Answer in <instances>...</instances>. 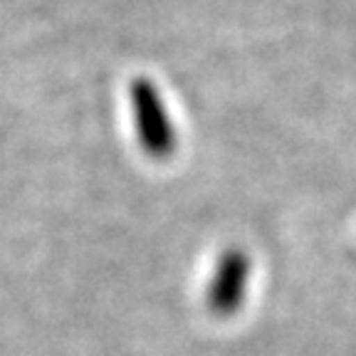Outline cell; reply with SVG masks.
Instances as JSON below:
<instances>
[{
    "mask_svg": "<svg viewBox=\"0 0 356 356\" xmlns=\"http://www.w3.org/2000/svg\"><path fill=\"white\" fill-rule=\"evenodd\" d=\"M129 99H131L134 129L141 149L156 161H166L176 151V129L171 124L159 87L151 79L136 77L129 89Z\"/></svg>",
    "mask_w": 356,
    "mask_h": 356,
    "instance_id": "6da1fadb",
    "label": "cell"
},
{
    "mask_svg": "<svg viewBox=\"0 0 356 356\" xmlns=\"http://www.w3.org/2000/svg\"><path fill=\"white\" fill-rule=\"evenodd\" d=\"M250 282V257L240 248H230L220 255L216 273L208 284V307L218 317H230L243 307Z\"/></svg>",
    "mask_w": 356,
    "mask_h": 356,
    "instance_id": "7a4b0ae2",
    "label": "cell"
}]
</instances>
